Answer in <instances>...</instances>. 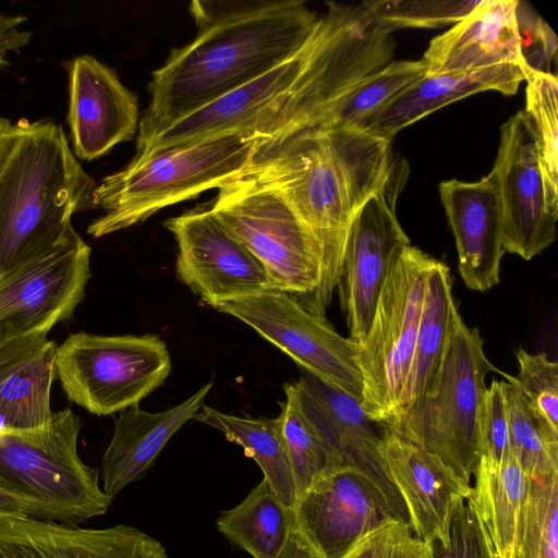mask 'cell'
<instances>
[{
	"label": "cell",
	"mask_w": 558,
	"mask_h": 558,
	"mask_svg": "<svg viewBox=\"0 0 558 558\" xmlns=\"http://www.w3.org/2000/svg\"><path fill=\"white\" fill-rule=\"evenodd\" d=\"M190 12L196 35L153 72L136 143L290 59L319 19L300 0H195Z\"/></svg>",
	"instance_id": "obj_1"
},
{
	"label": "cell",
	"mask_w": 558,
	"mask_h": 558,
	"mask_svg": "<svg viewBox=\"0 0 558 558\" xmlns=\"http://www.w3.org/2000/svg\"><path fill=\"white\" fill-rule=\"evenodd\" d=\"M391 141L356 128H313L262 148L243 174L277 192L322 246L323 277L300 303L325 317L349 226L389 178Z\"/></svg>",
	"instance_id": "obj_2"
},
{
	"label": "cell",
	"mask_w": 558,
	"mask_h": 558,
	"mask_svg": "<svg viewBox=\"0 0 558 558\" xmlns=\"http://www.w3.org/2000/svg\"><path fill=\"white\" fill-rule=\"evenodd\" d=\"M96 184L52 121L21 123L0 167V276L58 245Z\"/></svg>",
	"instance_id": "obj_3"
},
{
	"label": "cell",
	"mask_w": 558,
	"mask_h": 558,
	"mask_svg": "<svg viewBox=\"0 0 558 558\" xmlns=\"http://www.w3.org/2000/svg\"><path fill=\"white\" fill-rule=\"evenodd\" d=\"M259 149V140L240 133L158 150L131 160L95 186L92 208L104 215L87 233L101 238L145 221L157 211L240 177Z\"/></svg>",
	"instance_id": "obj_4"
},
{
	"label": "cell",
	"mask_w": 558,
	"mask_h": 558,
	"mask_svg": "<svg viewBox=\"0 0 558 558\" xmlns=\"http://www.w3.org/2000/svg\"><path fill=\"white\" fill-rule=\"evenodd\" d=\"M327 5L311 36L304 69L260 135L259 149L316 128L349 90L393 61V32L364 2Z\"/></svg>",
	"instance_id": "obj_5"
},
{
	"label": "cell",
	"mask_w": 558,
	"mask_h": 558,
	"mask_svg": "<svg viewBox=\"0 0 558 558\" xmlns=\"http://www.w3.org/2000/svg\"><path fill=\"white\" fill-rule=\"evenodd\" d=\"M500 372L488 361L477 328L453 311L444 355L427 393L386 423L393 435L439 457L471 484L482 456L481 418L486 375Z\"/></svg>",
	"instance_id": "obj_6"
},
{
	"label": "cell",
	"mask_w": 558,
	"mask_h": 558,
	"mask_svg": "<svg viewBox=\"0 0 558 558\" xmlns=\"http://www.w3.org/2000/svg\"><path fill=\"white\" fill-rule=\"evenodd\" d=\"M81 418L71 408L44 427L0 432V486L29 502L37 520L68 525L107 512L98 470L80 458Z\"/></svg>",
	"instance_id": "obj_7"
},
{
	"label": "cell",
	"mask_w": 558,
	"mask_h": 558,
	"mask_svg": "<svg viewBox=\"0 0 558 558\" xmlns=\"http://www.w3.org/2000/svg\"><path fill=\"white\" fill-rule=\"evenodd\" d=\"M209 209L260 262L272 290L302 301L318 288L322 246L277 192L242 173L218 189Z\"/></svg>",
	"instance_id": "obj_8"
},
{
	"label": "cell",
	"mask_w": 558,
	"mask_h": 558,
	"mask_svg": "<svg viewBox=\"0 0 558 558\" xmlns=\"http://www.w3.org/2000/svg\"><path fill=\"white\" fill-rule=\"evenodd\" d=\"M435 258L412 245L393 264L359 345L362 407L386 423L401 408L413 362L428 271Z\"/></svg>",
	"instance_id": "obj_9"
},
{
	"label": "cell",
	"mask_w": 558,
	"mask_h": 558,
	"mask_svg": "<svg viewBox=\"0 0 558 558\" xmlns=\"http://www.w3.org/2000/svg\"><path fill=\"white\" fill-rule=\"evenodd\" d=\"M56 376L71 402L110 415L161 386L171 371L166 343L156 335L71 333L56 351Z\"/></svg>",
	"instance_id": "obj_10"
},
{
	"label": "cell",
	"mask_w": 558,
	"mask_h": 558,
	"mask_svg": "<svg viewBox=\"0 0 558 558\" xmlns=\"http://www.w3.org/2000/svg\"><path fill=\"white\" fill-rule=\"evenodd\" d=\"M407 174L408 166L396 161L385 184L356 211L348 229L337 287L349 338L357 345L371 327L389 271L411 245L396 215Z\"/></svg>",
	"instance_id": "obj_11"
},
{
	"label": "cell",
	"mask_w": 558,
	"mask_h": 558,
	"mask_svg": "<svg viewBox=\"0 0 558 558\" xmlns=\"http://www.w3.org/2000/svg\"><path fill=\"white\" fill-rule=\"evenodd\" d=\"M217 310L248 325L301 368L362 402L359 345L340 336L326 317L310 312L293 295L270 290L221 304Z\"/></svg>",
	"instance_id": "obj_12"
},
{
	"label": "cell",
	"mask_w": 558,
	"mask_h": 558,
	"mask_svg": "<svg viewBox=\"0 0 558 558\" xmlns=\"http://www.w3.org/2000/svg\"><path fill=\"white\" fill-rule=\"evenodd\" d=\"M90 254L72 228L52 250L0 276V347L73 317L90 278Z\"/></svg>",
	"instance_id": "obj_13"
},
{
	"label": "cell",
	"mask_w": 558,
	"mask_h": 558,
	"mask_svg": "<svg viewBox=\"0 0 558 558\" xmlns=\"http://www.w3.org/2000/svg\"><path fill=\"white\" fill-rule=\"evenodd\" d=\"M178 244L177 275L214 308L272 290L260 262L207 209L168 219Z\"/></svg>",
	"instance_id": "obj_14"
},
{
	"label": "cell",
	"mask_w": 558,
	"mask_h": 558,
	"mask_svg": "<svg viewBox=\"0 0 558 558\" xmlns=\"http://www.w3.org/2000/svg\"><path fill=\"white\" fill-rule=\"evenodd\" d=\"M311 36L294 56L269 72L136 143V154L132 160H142L165 148L228 134L240 133L259 138L286 102L304 69Z\"/></svg>",
	"instance_id": "obj_15"
},
{
	"label": "cell",
	"mask_w": 558,
	"mask_h": 558,
	"mask_svg": "<svg viewBox=\"0 0 558 558\" xmlns=\"http://www.w3.org/2000/svg\"><path fill=\"white\" fill-rule=\"evenodd\" d=\"M493 169L502 208L504 251L532 259L556 240L557 219L546 207L534 133L525 111L502 124Z\"/></svg>",
	"instance_id": "obj_16"
},
{
	"label": "cell",
	"mask_w": 558,
	"mask_h": 558,
	"mask_svg": "<svg viewBox=\"0 0 558 558\" xmlns=\"http://www.w3.org/2000/svg\"><path fill=\"white\" fill-rule=\"evenodd\" d=\"M293 511L298 530L320 558H342L366 534L399 521L376 484L351 466L323 475Z\"/></svg>",
	"instance_id": "obj_17"
},
{
	"label": "cell",
	"mask_w": 558,
	"mask_h": 558,
	"mask_svg": "<svg viewBox=\"0 0 558 558\" xmlns=\"http://www.w3.org/2000/svg\"><path fill=\"white\" fill-rule=\"evenodd\" d=\"M304 415L342 466L366 474L380 489L397 519L409 525L404 505L389 481L381 458L387 426L369 417L362 402L302 368L292 383Z\"/></svg>",
	"instance_id": "obj_18"
},
{
	"label": "cell",
	"mask_w": 558,
	"mask_h": 558,
	"mask_svg": "<svg viewBox=\"0 0 558 558\" xmlns=\"http://www.w3.org/2000/svg\"><path fill=\"white\" fill-rule=\"evenodd\" d=\"M69 73V112L74 155L94 160L138 130V101L114 70L89 54L65 64Z\"/></svg>",
	"instance_id": "obj_19"
},
{
	"label": "cell",
	"mask_w": 558,
	"mask_h": 558,
	"mask_svg": "<svg viewBox=\"0 0 558 558\" xmlns=\"http://www.w3.org/2000/svg\"><path fill=\"white\" fill-rule=\"evenodd\" d=\"M438 191L456 239L461 278L472 290L492 289L499 283L505 253L502 208L495 170L476 182L442 181Z\"/></svg>",
	"instance_id": "obj_20"
},
{
	"label": "cell",
	"mask_w": 558,
	"mask_h": 558,
	"mask_svg": "<svg viewBox=\"0 0 558 558\" xmlns=\"http://www.w3.org/2000/svg\"><path fill=\"white\" fill-rule=\"evenodd\" d=\"M381 458L386 474L399 494L413 533L426 544H446L454 501L472 487L444 461L388 430Z\"/></svg>",
	"instance_id": "obj_21"
},
{
	"label": "cell",
	"mask_w": 558,
	"mask_h": 558,
	"mask_svg": "<svg viewBox=\"0 0 558 558\" xmlns=\"http://www.w3.org/2000/svg\"><path fill=\"white\" fill-rule=\"evenodd\" d=\"M0 558H168L163 546L128 525L85 529L0 518Z\"/></svg>",
	"instance_id": "obj_22"
},
{
	"label": "cell",
	"mask_w": 558,
	"mask_h": 558,
	"mask_svg": "<svg viewBox=\"0 0 558 558\" xmlns=\"http://www.w3.org/2000/svg\"><path fill=\"white\" fill-rule=\"evenodd\" d=\"M517 5V0H478L462 20L430 40L421 59L426 74L498 64H519L524 69Z\"/></svg>",
	"instance_id": "obj_23"
},
{
	"label": "cell",
	"mask_w": 558,
	"mask_h": 558,
	"mask_svg": "<svg viewBox=\"0 0 558 558\" xmlns=\"http://www.w3.org/2000/svg\"><path fill=\"white\" fill-rule=\"evenodd\" d=\"M211 387L213 381L205 384L189 399L162 412H146L138 404L119 412L101 463L107 496L113 499L153 465L168 440L195 417Z\"/></svg>",
	"instance_id": "obj_24"
},
{
	"label": "cell",
	"mask_w": 558,
	"mask_h": 558,
	"mask_svg": "<svg viewBox=\"0 0 558 558\" xmlns=\"http://www.w3.org/2000/svg\"><path fill=\"white\" fill-rule=\"evenodd\" d=\"M47 333L34 332L0 347V432L36 429L51 420L58 345Z\"/></svg>",
	"instance_id": "obj_25"
},
{
	"label": "cell",
	"mask_w": 558,
	"mask_h": 558,
	"mask_svg": "<svg viewBox=\"0 0 558 558\" xmlns=\"http://www.w3.org/2000/svg\"><path fill=\"white\" fill-rule=\"evenodd\" d=\"M525 77V70L519 64L425 74L367 118L359 129L392 140L399 131L425 116L475 93L496 90L504 95H513Z\"/></svg>",
	"instance_id": "obj_26"
},
{
	"label": "cell",
	"mask_w": 558,
	"mask_h": 558,
	"mask_svg": "<svg viewBox=\"0 0 558 558\" xmlns=\"http://www.w3.org/2000/svg\"><path fill=\"white\" fill-rule=\"evenodd\" d=\"M470 494L499 558L512 544L521 523L532 478L514 453L495 465L482 457L476 465Z\"/></svg>",
	"instance_id": "obj_27"
},
{
	"label": "cell",
	"mask_w": 558,
	"mask_h": 558,
	"mask_svg": "<svg viewBox=\"0 0 558 558\" xmlns=\"http://www.w3.org/2000/svg\"><path fill=\"white\" fill-rule=\"evenodd\" d=\"M456 308L450 270L446 264L435 259L426 279L407 390L402 405L393 416L417 403L429 390L444 355L451 316Z\"/></svg>",
	"instance_id": "obj_28"
},
{
	"label": "cell",
	"mask_w": 558,
	"mask_h": 558,
	"mask_svg": "<svg viewBox=\"0 0 558 558\" xmlns=\"http://www.w3.org/2000/svg\"><path fill=\"white\" fill-rule=\"evenodd\" d=\"M197 421L221 430L229 441L240 445L255 460L281 501L293 509L298 494L293 481L280 417H242L203 405Z\"/></svg>",
	"instance_id": "obj_29"
},
{
	"label": "cell",
	"mask_w": 558,
	"mask_h": 558,
	"mask_svg": "<svg viewBox=\"0 0 558 558\" xmlns=\"http://www.w3.org/2000/svg\"><path fill=\"white\" fill-rule=\"evenodd\" d=\"M295 526L293 509L281 501L265 480L217 520L218 530L254 558H279Z\"/></svg>",
	"instance_id": "obj_30"
},
{
	"label": "cell",
	"mask_w": 558,
	"mask_h": 558,
	"mask_svg": "<svg viewBox=\"0 0 558 558\" xmlns=\"http://www.w3.org/2000/svg\"><path fill=\"white\" fill-rule=\"evenodd\" d=\"M426 74L422 60L391 61L340 98L316 128H356Z\"/></svg>",
	"instance_id": "obj_31"
},
{
	"label": "cell",
	"mask_w": 558,
	"mask_h": 558,
	"mask_svg": "<svg viewBox=\"0 0 558 558\" xmlns=\"http://www.w3.org/2000/svg\"><path fill=\"white\" fill-rule=\"evenodd\" d=\"M525 113L531 123L543 177L546 207L558 218L557 75L526 70Z\"/></svg>",
	"instance_id": "obj_32"
},
{
	"label": "cell",
	"mask_w": 558,
	"mask_h": 558,
	"mask_svg": "<svg viewBox=\"0 0 558 558\" xmlns=\"http://www.w3.org/2000/svg\"><path fill=\"white\" fill-rule=\"evenodd\" d=\"M283 389L286 401L279 417L299 498L323 475L342 465L304 415L293 384H284Z\"/></svg>",
	"instance_id": "obj_33"
},
{
	"label": "cell",
	"mask_w": 558,
	"mask_h": 558,
	"mask_svg": "<svg viewBox=\"0 0 558 558\" xmlns=\"http://www.w3.org/2000/svg\"><path fill=\"white\" fill-rule=\"evenodd\" d=\"M499 558H558V473L532 478L518 532Z\"/></svg>",
	"instance_id": "obj_34"
},
{
	"label": "cell",
	"mask_w": 558,
	"mask_h": 558,
	"mask_svg": "<svg viewBox=\"0 0 558 558\" xmlns=\"http://www.w3.org/2000/svg\"><path fill=\"white\" fill-rule=\"evenodd\" d=\"M506 399L510 448L531 478L558 473V444L550 441L537 423L513 376L499 372Z\"/></svg>",
	"instance_id": "obj_35"
},
{
	"label": "cell",
	"mask_w": 558,
	"mask_h": 558,
	"mask_svg": "<svg viewBox=\"0 0 558 558\" xmlns=\"http://www.w3.org/2000/svg\"><path fill=\"white\" fill-rule=\"evenodd\" d=\"M519 374L514 381L521 389L547 438L558 444V363L546 353L517 352Z\"/></svg>",
	"instance_id": "obj_36"
},
{
	"label": "cell",
	"mask_w": 558,
	"mask_h": 558,
	"mask_svg": "<svg viewBox=\"0 0 558 558\" xmlns=\"http://www.w3.org/2000/svg\"><path fill=\"white\" fill-rule=\"evenodd\" d=\"M375 17L391 31L399 28H435L454 24L470 13L473 0H373L364 1Z\"/></svg>",
	"instance_id": "obj_37"
},
{
	"label": "cell",
	"mask_w": 558,
	"mask_h": 558,
	"mask_svg": "<svg viewBox=\"0 0 558 558\" xmlns=\"http://www.w3.org/2000/svg\"><path fill=\"white\" fill-rule=\"evenodd\" d=\"M342 558H432V550L410 525L392 520L357 541Z\"/></svg>",
	"instance_id": "obj_38"
},
{
	"label": "cell",
	"mask_w": 558,
	"mask_h": 558,
	"mask_svg": "<svg viewBox=\"0 0 558 558\" xmlns=\"http://www.w3.org/2000/svg\"><path fill=\"white\" fill-rule=\"evenodd\" d=\"M481 441L483 456L499 465L510 454L509 421L501 381L493 380L486 390L482 418Z\"/></svg>",
	"instance_id": "obj_39"
},
{
	"label": "cell",
	"mask_w": 558,
	"mask_h": 558,
	"mask_svg": "<svg viewBox=\"0 0 558 558\" xmlns=\"http://www.w3.org/2000/svg\"><path fill=\"white\" fill-rule=\"evenodd\" d=\"M517 21L520 50L526 70L553 74L551 63H556L557 37L542 17L527 9L517 5ZM555 75V74H553Z\"/></svg>",
	"instance_id": "obj_40"
},
{
	"label": "cell",
	"mask_w": 558,
	"mask_h": 558,
	"mask_svg": "<svg viewBox=\"0 0 558 558\" xmlns=\"http://www.w3.org/2000/svg\"><path fill=\"white\" fill-rule=\"evenodd\" d=\"M25 21L23 15H0V66L7 63L10 51L19 50L31 40L32 34L20 29Z\"/></svg>",
	"instance_id": "obj_41"
},
{
	"label": "cell",
	"mask_w": 558,
	"mask_h": 558,
	"mask_svg": "<svg viewBox=\"0 0 558 558\" xmlns=\"http://www.w3.org/2000/svg\"><path fill=\"white\" fill-rule=\"evenodd\" d=\"M0 518L36 519L34 507L0 486Z\"/></svg>",
	"instance_id": "obj_42"
},
{
	"label": "cell",
	"mask_w": 558,
	"mask_h": 558,
	"mask_svg": "<svg viewBox=\"0 0 558 558\" xmlns=\"http://www.w3.org/2000/svg\"><path fill=\"white\" fill-rule=\"evenodd\" d=\"M279 558H320L298 527L292 531Z\"/></svg>",
	"instance_id": "obj_43"
},
{
	"label": "cell",
	"mask_w": 558,
	"mask_h": 558,
	"mask_svg": "<svg viewBox=\"0 0 558 558\" xmlns=\"http://www.w3.org/2000/svg\"><path fill=\"white\" fill-rule=\"evenodd\" d=\"M20 131L21 123L13 124L10 120L0 117V167L11 150Z\"/></svg>",
	"instance_id": "obj_44"
}]
</instances>
